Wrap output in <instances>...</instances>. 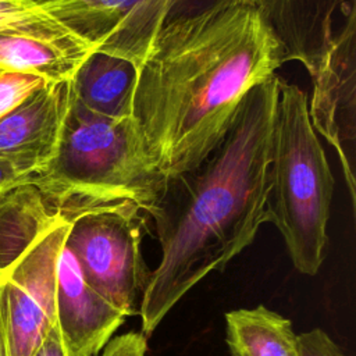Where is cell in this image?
I'll return each instance as SVG.
<instances>
[{
  "label": "cell",
  "instance_id": "1",
  "mask_svg": "<svg viewBox=\"0 0 356 356\" xmlns=\"http://www.w3.org/2000/svg\"><path fill=\"white\" fill-rule=\"evenodd\" d=\"M284 64L259 4L225 0L161 26L138 64L132 118L167 178L199 164L245 96Z\"/></svg>",
  "mask_w": 356,
  "mask_h": 356
},
{
  "label": "cell",
  "instance_id": "2",
  "mask_svg": "<svg viewBox=\"0 0 356 356\" xmlns=\"http://www.w3.org/2000/svg\"><path fill=\"white\" fill-rule=\"evenodd\" d=\"M278 75L241 102L218 145L195 167L167 177L147 210L161 248L140 302L149 337L210 273L222 270L268 222L267 195Z\"/></svg>",
  "mask_w": 356,
  "mask_h": 356
},
{
  "label": "cell",
  "instance_id": "3",
  "mask_svg": "<svg viewBox=\"0 0 356 356\" xmlns=\"http://www.w3.org/2000/svg\"><path fill=\"white\" fill-rule=\"evenodd\" d=\"M31 182L70 218L120 204L147 213L165 177L152 161L132 117L95 114L71 96L57 153Z\"/></svg>",
  "mask_w": 356,
  "mask_h": 356
},
{
  "label": "cell",
  "instance_id": "4",
  "mask_svg": "<svg viewBox=\"0 0 356 356\" xmlns=\"http://www.w3.org/2000/svg\"><path fill=\"white\" fill-rule=\"evenodd\" d=\"M332 193L334 177L310 121L307 95L278 75L267 217L302 274L316 275L324 261Z\"/></svg>",
  "mask_w": 356,
  "mask_h": 356
},
{
  "label": "cell",
  "instance_id": "5",
  "mask_svg": "<svg viewBox=\"0 0 356 356\" xmlns=\"http://www.w3.org/2000/svg\"><path fill=\"white\" fill-rule=\"evenodd\" d=\"M68 220L64 245L85 280L125 317L139 314L150 274L140 253L139 210L120 204L86 210Z\"/></svg>",
  "mask_w": 356,
  "mask_h": 356
},
{
  "label": "cell",
  "instance_id": "6",
  "mask_svg": "<svg viewBox=\"0 0 356 356\" xmlns=\"http://www.w3.org/2000/svg\"><path fill=\"white\" fill-rule=\"evenodd\" d=\"M43 8L96 50L136 65L170 21L203 13L225 0H38ZM260 4L261 0H246Z\"/></svg>",
  "mask_w": 356,
  "mask_h": 356
},
{
  "label": "cell",
  "instance_id": "7",
  "mask_svg": "<svg viewBox=\"0 0 356 356\" xmlns=\"http://www.w3.org/2000/svg\"><path fill=\"white\" fill-rule=\"evenodd\" d=\"M68 227L64 216L0 278L8 356H32L56 324L57 264Z\"/></svg>",
  "mask_w": 356,
  "mask_h": 356
},
{
  "label": "cell",
  "instance_id": "8",
  "mask_svg": "<svg viewBox=\"0 0 356 356\" xmlns=\"http://www.w3.org/2000/svg\"><path fill=\"white\" fill-rule=\"evenodd\" d=\"M309 102L310 121L337 152L349 191L352 209L356 206L355 140H356V24L346 28L312 76Z\"/></svg>",
  "mask_w": 356,
  "mask_h": 356
},
{
  "label": "cell",
  "instance_id": "9",
  "mask_svg": "<svg viewBox=\"0 0 356 356\" xmlns=\"http://www.w3.org/2000/svg\"><path fill=\"white\" fill-rule=\"evenodd\" d=\"M260 11L282 50L313 76L339 35L356 24V0H261Z\"/></svg>",
  "mask_w": 356,
  "mask_h": 356
},
{
  "label": "cell",
  "instance_id": "10",
  "mask_svg": "<svg viewBox=\"0 0 356 356\" xmlns=\"http://www.w3.org/2000/svg\"><path fill=\"white\" fill-rule=\"evenodd\" d=\"M71 103V81L44 83L0 120V156L29 182L57 153Z\"/></svg>",
  "mask_w": 356,
  "mask_h": 356
},
{
  "label": "cell",
  "instance_id": "11",
  "mask_svg": "<svg viewBox=\"0 0 356 356\" xmlns=\"http://www.w3.org/2000/svg\"><path fill=\"white\" fill-rule=\"evenodd\" d=\"M125 316L83 277L72 253L63 248L57 264L56 323L70 356H99Z\"/></svg>",
  "mask_w": 356,
  "mask_h": 356
},
{
  "label": "cell",
  "instance_id": "12",
  "mask_svg": "<svg viewBox=\"0 0 356 356\" xmlns=\"http://www.w3.org/2000/svg\"><path fill=\"white\" fill-rule=\"evenodd\" d=\"M96 47L63 22L0 33V70L40 76L47 83L71 81Z\"/></svg>",
  "mask_w": 356,
  "mask_h": 356
},
{
  "label": "cell",
  "instance_id": "13",
  "mask_svg": "<svg viewBox=\"0 0 356 356\" xmlns=\"http://www.w3.org/2000/svg\"><path fill=\"white\" fill-rule=\"evenodd\" d=\"M138 65L122 56L96 50L71 79V96L83 108L108 118L132 117Z\"/></svg>",
  "mask_w": 356,
  "mask_h": 356
},
{
  "label": "cell",
  "instance_id": "14",
  "mask_svg": "<svg viewBox=\"0 0 356 356\" xmlns=\"http://www.w3.org/2000/svg\"><path fill=\"white\" fill-rule=\"evenodd\" d=\"M63 217L32 182L0 191V278Z\"/></svg>",
  "mask_w": 356,
  "mask_h": 356
},
{
  "label": "cell",
  "instance_id": "15",
  "mask_svg": "<svg viewBox=\"0 0 356 356\" xmlns=\"http://www.w3.org/2000/svg\"><path fill=\"white\" fill-rule=\"evenodd\" d=\"M225 341L231 356H298L291 320L261 305L228 312Z\"/></svg>",
  "mask_w": 356,
  "mask_h": 356
},
{
  "label": "cell",
  "instance_id": "16",
  "mask_svg": "<svg viewBox=\"0 0 356 356\" xmlns=\"http://www.w3.org/2000/svg\"><path fill=\"white\" fill-rule=\"evenodd\" d=\"M58 22L38 0H0V33L39 29Z\"/></svg>",
  "mask_w": 356,
  "mask_h": 356
},
{
  "label": "cell",
  "instance_id": "17",
  "mask_svg": "<svg viewBox=\"0 0 356 356\" xmlns=\"http://www.w3.org/2000/svg\"><path fill=\"white\" fill-rule=\"evenodd\" d=\"M44 83V79L32 74L0 71V120Z\"/></svg>",
  "mask_w": 356,
  "mask_h": 356
},
{
  "label": "cell",
  "instance_id": "18",
  "mask_svg": "<svg viewBox=\"0 0 356 356\" xmlns=\"http://www.w3.org/2000/svg\"><path fill=\"white\" fill-rule=\"evenodd\" d=\"M298 356H349L330 338V335L314 328L298 334Z\"/></svg>",
  "mask_w": 356,
  "mask_h": 356
},
{
  "label": "cell",
  "instance_id": "19",
  "mask_svg": "<svg viewBox=\"0 0 356 356\" xmlns=\"http://www.w3.org/2000/svg\"><path fill=\"white\" fill-rule=\"evenodd\" d=\"M146 337L139 332H127L113 338L99 356H146Z\"/></svg>",
  "mask_w": 356,
  "mask_h": 356
},
{
  "label": "cell",
  "instance_id": "20",
  "mask_svg": "<svg viewBox=\"0 0 356 356\" xmlns=\"http://www.w3.org/2000/svg\"><path fill=\"white\" fill-rule=\"evenodd\" d=\"M32 356H70L64 346L57 323L47 331Z\"/></svg>",
  "mask_w": 356,
  "mask_h": 356
},
{
  "label": "cell",
  "instance_id": "21",
  "mask_svg": "<svg viewBox=\"0 0 356 356\" xmlns=\"http://www.w3.org/2000/svg\"><path fill=\"white\" fill-rule=\"evenodd\" d=\"M22 182H29V179L22 175L11 161L0 156V191Z\"/></svg>",
  "mask_w": 356,
  "mask_h": 356
},
{
  "label": "cell",
  "instance_id": "22",
  "mask_svg": "<svg viewBox=\"0 0 356 356\" xmlns=\"http://www.w3.org/2000/svg\"><path fill=\"white\" fill-rule=\"evenodd\" d=\"M0 356H8V349H7V341H6V334H4V325H3L1 310H0Z\"/></svg>",
  "mask_w": 356,
  "mask_h": 356
},
{
  "label": "cell",
  "instance_id": "23",
  "mask_svg": "<svg viewBox=\"0 0 356 356\" xmlns=\"http://www.w3.org/2000/svg\"><path fill=\"white\" fill-rule=\"evenodd\" d=\"M0 71H1V70H0Z\"/></svg>",
  "mask_w": 356,
  "mask_h": 356
}]
</instances>
